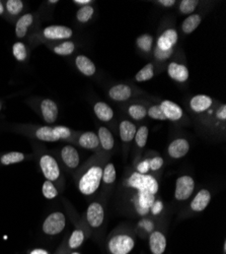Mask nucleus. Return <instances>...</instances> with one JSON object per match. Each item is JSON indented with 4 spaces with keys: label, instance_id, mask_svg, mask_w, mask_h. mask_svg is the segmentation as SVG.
Here are the masks:
<instances>
[{
    "label": "nucleus",
    "instance_id": "obj_1",
    "mask_svg": "<svg viewBox=\"0 0 226 254\" xmlns=\"http://www.w3.org/2000/svg\"><path fill=\"white\" fill-rule=\"evenodd\" d=\"M107 162L102 157L90 160L76 173V184L79 192L85 196H92L101 185V176Z\"/></svg>",
    "mask_w": 226,
    "mask_h": 254
},
{
    "label": "nucleus",
    "instance_id": "obj_2",
    "mask_svg": "<svg viewBox=\"0 0 226 254\" xmlns=\"http://www.w3.org/2000/svg\"><path fill=\"white\" fill-rule=\"evenodd\" d=\"M25 134L45 142L56 141H72L74 140V132L63 125L57 126H24Z\"/></svg>",
    "mask_w": 226,
    "mask_h": 254
},
{
    "label": "nucleus",
    "instance_id": "obj_3",
    "mask_svg": "<svg viewBox=\"0 0 226 254\" xmlns=\"http://www.w3.org/2000/svg\"><path fill=\"white\" fill-rule=\"evenodd\" d=\"M136 244L135 233L131 228L120 226L108 236L106 251L108 254H129Z\"/></svg>",
    "mask_w": 226,
    "mask_h": 254
},
{
    "label": "nucleus",
    "instance_id": "obj_4",
    "mask_svg": "<svg viewBox=\"0 0 226 254\" xmlns=\"http://www.w3.org/2000/svg\"><path fill=\"white\" fill-rule=\"evenodd\" d=\"M36 157L41 171H42L46 180L53 182L57 186L58 190L62 191L64 186L63 176L62 172H61L60 164L57 159L49 152L42 149H39L37 151Z\"/></svg>",
    "mask_w": 226,
    "mask_h": 254
},
{
    "label": "nucleus",
    "instance_id": "obj_5",
    "mask_svg": "<svg viewBox=\"0 0 226 254\" xmlns=\"http://www.w3.org/2000/svg\"><path fill=\"white\" fill-rule=\"evenodd\" d=\"M65 207L67 208L69 217L75 226L74 230L72 231L70 236H68L67 239V249L70 253L72 251H76L82 244H84L86 240L91 236V232L87 226L84 218H78L77 214L71 208V205L65 202Z\"/></svg>",
    "mask_w": 226,
    "mask_h": 254
},
{
    "label": "nucleus",
    "instance_id": "obj_6",
    "mask_svg": "<svg viewBox=\"0 0 226 254\" xmlns=\"http://www.w3.org/2000/svg\"><path fill=\"white\" fill-rule=\"evenodd\" d=\"M128 188L135 190V193L131 197V203L135 213L139 216H146L151 210L153 204L155 203L156 194L150 192L147 189L133 187Z\"/></svg>",
    "mask_w": 226,
    "mask_h": 254
},
{
    "label": "nucleus",
    "instance_id": "obj_7",
    "mask_svg": "<svg viewBox=\"0 0 226 254\" xmlns=\"http://www.w3.org/2000/svg\"><path fill=\"white\" fill-rule=\"evenodd\" d=\"M82 218H84L90 232H99L106 220V210L104 204L100 201H92L88 206L85 217Z\"/></svg>",
    "mask_w": 226,
    "mask_h": 254
},
{
    "label": "nucleus",
    "instance_id": "obj_8",
    "mask_svg": "<svg viewBox=\"0 0 226 254\" xmlns=\"http://www.w3.org/2000/svg\"><path fill=\"white\" fill-rule=\"evenodd\" d=\"M125 185L127 187L133 188H143L147 189L150 192L157 194L159 184L157 179L150 174H140L138 172H132L125 181Z\"/></svg>",
    "mask_w": 226,
    "mask_h": 254
},
{
    "label": "nucleus",
    "instance_id": "obj_9",
    "mask_svg": "<svg viewBox=\"0 0 226 254\" xmlns=\"http://www.w3.org/2000/svg\"><path fill=\"white\" fill-rule=\"evenodd\" d=\"M66 227V217L61 211H54L50 214L42 225V231L48 236H56L64 231Z\"/></svg>",
    "mask_w": 226,
    "mask_h": 254
},
{
    "label": "nucleus",
    "instance_id": "obj_10",
    "mask_svg": "<svg viewBox=\"0 0 226 254\" xmlns=\"http://www.w3.org/2000/svg\"><path fill=\"white\" fill-rule=\"evenodd\" d=\"M60 163L68 171H75L80 164V156L77 149L73 145L66 144L56 152ZM59 163V164H60Z\"/></svg>",
    "mask_w": 226,
    "mask_h": 254
},
{
    "label": "nucleus",
    "instance_id": "obj_11",
    "mask_svg": "<svg viewBox=\"0 0 226 254\" xmlns=\"http://www.w3.org/2000/svg\"><path fill=\"white\" fill-rule=\"evenodd\" d=\"M73 37V31L67 26L52 25L44 28L40 33L39 38L41 40H46L50 42L67 41Z\"/></svg>",
    "mask_w": 226,
    "mask_h": 254
},
{
    "label": "nucleus",
    "instance_id": "obj_12",
    "mask_svg": "<svg viewBox=\"0 0 226 254\" xmlns=\"http://www.w3.org/2000/svg\"><path fill=\"white\" fill-rule=\"evenodd\" d=\"M196 182L190 175H181L176 180L175 198L177 201H186L194 193Z\"/></svg>",
    "mask_w": 226,
    "mask_h": 254
},
{
    "label": "nucleus",
    "instance_id": "obj_13",
    "mask_svg": "<svg viewBox=\"0 0 226 254\" xmlns=\"http://www.w3.org/2000/svg\"><path fill=\"white\" fill-rule=\"evenodd\" d=\"M148 245L151 254H164L167 249V235L163 229H154L148 237Z\"/></svg>",
    "mask_w": 226,
    "mask_h": 254
},
{
    "label": "nucleus",
    "instance_id": "obj_14",
    "mask_svg": "<svg viewBox=\"0 0 226 254\" xmlns=\"http://www.w3.org/2000/svg\"><path fill=\"white\" fill-rule=\"evenodd\" d=\"M40 114L43 120L48 124H53L56 122L59 115L58 105L52 99H43L39 104Z\"/></svg>",
    "mask_w": 226,
    "mask_h": 254
},
{
    "label": "nucleus",
    "instance_id": "obj_15",
    "mask_svg": "<svg viewBox=\"0 0 226 254\" xmlns=\"http://www.w3.org/2000/svg\"><path fill=\"white\" fill-rule=\"evenodd\" d=\"M178 39L179 35L176 29L170 28L164 30L157 38L155 48L160 51H172L178 43Z\"/></svg>",
    "mask_w": 226,
    "mask_h": 254
},
{
    "label": "nucleus",
    "instance_id": "obj_16",
    "mask_svg": "<svg viewBox=\"0 0 226 254\" xmlns=\"http://www.w3.org/2000/svg\"><path fill=\"white\" fill-rule=\"evenodd\" d=\"M212 199V194L208 189L203 188L197 192V194L194 196V198L190 202V210L192 213L198 214L202 213L205 209L207 208L210 201Z\"/></svg>",
    "mask_w": 226,
    "mask_h": 254
},
{
    "label": "nucleus",
    "instance_id": "obj_17",
    "mask_svg": "<svg viewBox=\"0 0 226 254\" xmlns=\"http://www.w3.org/2000/svg\"><path fill=\"white\" fill-rule=\"evenodd\" d=\"M190 152V142L186 138H176L168 146V155L174 160L183 158Z\"/></svg>",
    "mask_w": 226,
    "mask_h": 254
},
{
    "label": "nucleus",
    "instance_id": "obj_18",
    "mask_svg": "<svg viewBox=\"0 0 226 254\" xmlns=\"http://www.w3.org/2000/svg\"><path fill=\"white\" fill-rule=\"evenodd\" d=\"M159 106L164 117H166V120L177 122L181 120L183 115V110L181 106L171 100L161 101Z\"/></svg>",
    "mask_w": 226,
    "mask_h": 254
},
{
    "label": "nucleus",
    "instance_id": "obj_19",
    "mask_svg": "<svg viewBox=\"0 0 226 254\" xmlns=\"http://www.w3.org/2000/svg\"><path fill=\"white\" fill-rule=\"evenodd\" d=\"M82 149L89 151H97L99 149V140L98 136L93 131H86L78 135L74 140Z\"/></svg>",
    "mask_w": 226,
    "mask_h": 254
},
{
    "label": "nucleus",
    "instance_id": "obj_20",
    "mask_svg": "<svg viewBox=\"0 0 226 254\" xmlns=\"http://www.w3.org/2000/svg\"><path fill=\"white\" fill-rule=\"evenodd\" d=\"M34 23H35V15L31 12L25 13L20 17H18V19L15 23V28H14L16 38L17 39L26 38L29 33L30 28L34 25Z\"/></svg>",
    "mask_w": 226,
    "mask_h": 254
},
{
    "label": "nucleus",
    "instance_id": "obj_21",
    "mask_svg": "<svg viewBox=\"0 0 226 254\" xmlns=\"http://www.w3.org/2000/svg\"><path fill=\"white\" fill-rule=\"evenodd\" d=\"M168 74L169 76L180 83L186 82L189 79L190 73L189 69L186 65L178 62H171L168 66Z\"/></svg>",
    "mask_w": 226,
    "mask_h": 254
},
{
    "label": "nucleus",
    "instance_id": "obj_22",
    "mask_svg": "<svg viewBox=\"0 0 226 254\" xmlns=\"http://www.w3.org/2000/svg\"><path fill=\"white\" fill-rule=\"evenodd\" d=\"M213 105V99L207 95H196L190 100L191 109L198 113L206 112Z\"/></svg>",
    "mask_w": 226,
    "mask_h": 254
},
{
    "label": "nucleus",
    "instance_id": "obj_23",
    "mask_svg": "<svg viewBox=\"0 0 226 254\" xmlns=\"http://www.w3.org/2000/svg\"><path fill=\"white\" fill-rule=\"evenodd\" d=\"M132 96V89L128 84L119 83L109 90V97L116 102H125Z\"/></svg>",
    "mask_w": 226,
    "mask_h": 254
},
{
    "label": "nucleus",
    "instance_id": "obj_24",
    "mask_svg": "<svg viewBox=\"0 0 226 254\" xmlns=\"http://www.w3.org/2000/svg\"><path fill=\"white\" fill-rule=\"evenodd\" d=\"M76 68L86 76H92L96 72L95 64L88 56L79 54L75 58Z\"/></svg>",
    "mask_w": 226,
    "mask_h": 254
},
{
    "label": "nucleus",
    "instance_id": "obj_25",
    "mask_svg": "<svg viewBox=\"0 0 226 254\" xmlns=\"http://www.w3.org/2000/svg\"><path fill=\"white\" fill-rule=\"evenodd\" d=\"M136 131H137L136 125L129 120H123L119 124V135L123 142L129 143L132 140H134Z\"/></svg>",
    "mask_w": 226,
    "mask_h": 254
},
{
    "label": "nucleus",
    "instance_id": "obj_26",
    "mask_svg": "<svg viewBox=\"0 0 226 254\" xmlns=\"http://www.w3.org/2000/svg\"><path fill=\"white\" fill-rule=\"evenodd\" d=\"M98 140H99V146L102 149L104 152H111L113 151L115 146V138L113 136V133L108 129L107 127L101 126L98 128L97 132Z\"/></svg>",
    "mask_w": 226,
    "mask_h": 254
},
{
    "label": "nucleus",
    "instance_id": "obj_27",
    "mask_svg": "<svg viewBox=\"0 0 226 254\" xmlns=\"http://www.w3.org/2000/svg\"><path fill=\"white\" fill-rule=\"evenodd\" d=\"M93 112L101 122H110L114 118V110L106 102H96L93 106Z\"/></svg>",
    "mask_w": 226,
    "mask_h": 254
},
{
    "label": "nucleus",
    "instance_id": "obj_28",
    "mask_svg": "<svg viewBox=\"0 0 226 254\" xmlns=\"http://www.w3.org/2000/svg\"><path fill=\"white\" fill-rule=\"evenodd\" d=\"M29 158H30L29 155L20 153V152H9V153L0 154V165L10 166V165L22 163L25 160H28Z\"/></svg>",
    "mask_w": 226,
    "mask_h": 254
},
{
    "label": "nucleus",
    "instance_id": "obj_29",
    "mask_svg": "<svg viewBox=\"0 0 226 254\" xmlns=\"http://www.w3.org/2000/svg\"><path fill=\"white\" fill-rule=\"evenodd\" d=\"M202 16L199 13H193L188 15L183 19L181 24V31L183 34L189 35L192 34L201 24Z\"/></svg>",
    "mask_w": 226,
    "mask_h": 254
},
{
    "label": "nucleus",
    "instance_id": "obj_30",
    "mask_svg": "<svg viewBox=\"0 0 226 254\" xmlns=\"http://www.w3.org/2000/svg\"><path fill=\"white\" fill-rule=\"evenodd\" d=\"M52 51L59 56H69L74 53L76 46L75 43L72 41H62L60 43H56L52 47Z\"/></svg>",
    "mask_w": 226,
    "mask_h": 254
},
{
    "label": "nucleus",
    "instance_id": "obj_31",
    "mask_svg": "<svg viewBox=\"0 0 226 254\" xmlns=\"http://www.w3.org/2000/svg\"><path fill=\"white\" fill-rule=\"evenodd\" d=\"M117 179V172L115 165L111 162H108L104 166V170H102L101 176V183L105 186H112Z\"/></svg>",
    "mask_w": 226,
    "mask_h": 254
},
{
    "label": "nucleus",
    "instance_id": "obj_32",
    "mask_svg": "<svg viewBox=\"0 0 226 254\" xmlns=\"http://www.w3.org/2000/svg\"><path fill=\"white\" fill-rule=\"evenodd\" d=\"M148 135H149V129L147 126L142 125L137 129L134 140H135V144H136V147L138 150L144 149L146 143H147Z\"/></svg>",
    "mask_w": 226,
    "mask_h": 254
},
{
    "label": "nucleus",
    "instance_id": "obj_33",
    "mask_svg": "<svg viewBox=\"0 0 226 254\" xmlns=\"http://www.w3.org/2000/svg\"><path fill=\"white\" fill-rule=\"evenodd\" d=\"M128 114L132 119L140 121L147 116V108L141 104H132L128 107Z\"/></svg>",
    "mask_w": 226,
    "mask_h": 254
},
{
    "label": "nucleus",
    "instance_id": "obj_34",
    "mask_svg": "<svg viewBox=\"0 0 226 254\" xmlns=\"http://www.w3.org/2000/svg\"><path fill=\"white\" fill-rule=\"evenodd\" d=\"M12 54L18 62H25L28 59L29 51L24 42L17 41L12 45Z\"/></svg>",
    "mask_w": 226,
    "mask_h": 254
},
{
    "label": "nucleus",
    "instance_id": "obj_35",
    "mask_svg": "<svg viewBox=\"0 0 226 254\" xmlns=\"http://www.w3.org/2000/svg\"><path fill=\"white\" fill-rule=\"evenodd\" d=\"M4 6H5V12H7L10 16L14 17L23 12L25 8V3L24 1H22V0H7Z\"/></svg>",
    "mask_w": 226,
    "mask_h": 254
},
{
    "label": "nucleus",
    "instance_id": "obj_36",
    "mask_svg": "<svg viewBox=\"0 0 226 254\" xmlns=\"http://www.w3.org/2000/svg\"><path fill=\"white\" fill-rule=\"evenodd\" d=\"M154 39L150 34L141 35L136 39V45L137 47L145 53H149L152 50Z\"/></svg>",
    "mask_w": 226,
    "mask_h": 254
},
{
    "label": "nucleus",
    "instance_id": "obj_37",
    "mask_svg": "<svg viewBox=\"0 0 226 254\" xmlns=\"http://www.w3.org/2000/svg\"><path fill=\"white\" fill-rule=\"evenodd\" d=\"M154 76V65L152 63H148L143 66L135 75V80L137 82H144L152 79Z\"/></svg>",
    "mask_w": 226,
    "mask_h": 254
},
{
    "label": "nucleus",
    "instance_id": "obj_38",
    "mask_svg": "<svg viewBox=\"0 0 226 254\" xmlns=\"http://www.w3.org/2000/svg\"><path fill=\"white\" fill-rule=\"evenodd\" d=\"M94 13V8L91 5L81 6L76 12V18L79 23L87 24L92 18Z\"/></svg>",
    "mask_w": 226,
    "mask_h": 254
},
{
    "label": "nucleus",
    "instance_id": "obj_39",
    "mask_svg": "<svg viewBox=\"0 0 226 254\" xmlns=\"http://www.w3.org/2000/svg\"><path fill=\"white\" fill-rule=\"evenodd\" d=\"M42 193L45 198L51 200V199L56 198L59 195V190L53 182H51L49 180H45V182L43 183V186H42Z\"/></svg>",
    "mask_w": 226,
    "mask_h": 254
},
{
    "label": "nucleus",
    "instance_id": "obj_40",
    "mask_svg": "<svg viewBox=\"0 0 226 254\" xmlns=\"http://www.w3.org/2000/svg\"><path fill=\"white\" fill-rule=\"evenodd\" d=\"M198 5H199L198 0H181L180 2L179 10L181 14L190 15V14H193V12L196 10Z\"/></svg>",
    "mask_w": 226,
    "mask_h": 254
},
{
    "label": "nucleus",
    "instance_id": "obj_41",
    "mask_svg": "<svg viewBox=\"0 0 226 254\" xmlns=\"http://www.w3.org/2000/svg\"><path fill=\"white\" fill-rule=\"evenodd\" d=\"M148 164H149V171L156 173L163 168L164 160L160 156H154L152 158H148Z\"/></svg>",
    "mask_w": 226,
    "mask_h": 254
},
{
    "label": "nucleus",
    "instance_id": "obj_42",
    "mask_svg": "<svg viewBox=\"0 0 226 254\" xmlns=\"http://www.w3.org/2000/svg\"><path fill=\"white\" fill-rule=\"evenodd\" d=\"M147 115L149 118L153 120H158V121H166V117H164L161 108L159 105H152L147 109Z\"/></svg>",
    "mask_w": 226,
    "mask_h": 254
},
{
    "label": "nucleus",
    "instance_id": "obj_43",
    "mask_svg": "<svg viewBox=\"0 0 226 254\" xmlns=\"http://www.w3.org/2000/svg\"><path fill=\"white\" fill-rule=\"evenodd\" d=\"M136 172L140 174H149V164H148V158L143 159L139 163L136 164Z\"/></svg>",
    "mask_w": 226,
    "mask_h": 254
},
{
    "label": "nucleus",
    "instance_id": "obj_44",
    "mask_svg": "<svg viewBox=\"0 0 226 254\" xmlns=\"http://www.w3.org/2000/svg\"><path fill=\"white\" fill-rule=\"evenodd\" d=\"M174 53V50L172 51H160L157 48H154V57L155 59L159 60V61H166L169 58L172 57Z\"/></svg>",
    "mask_w": 226,
    "mask_h": 254
},
{
    "label": "nucleus",
    "instance_id": "obj_45",
    "mask_svg": "<svg viewBox=\"0 0 226 254\" xmlns=\"http://www.w3.org/2000/svg\"><path fill=\"white\" fill-rule=\"evenodd\" d=\"M67 239H68V236H66L63 239V241L61 242V244L58 246L54 254H69V251L67 249Z\"/></svg>",
    "mask_w": 226,
    "mask_h": 254
},
{
    "label": "nucleus",
    "instance_id": "obj_46",
    "mask_svg": "<svg viewBox=\"0 0 226 254\" xmlns=\"http://www.w3.org/2000/svg\"><path fill=\"white\" fill-rule=\"evenodd\" d=\"M216 118L220 121H225L226 120V105L222 104L220 107L216 110Z\"/></svg>",
    "mask_w": 226,
    "mask_h": 254
},
{
    "label": "nucleus",
    "instance_id": "obj_47",
    "mask_svg": "<svg viewBox=\"0 0 226 254\" xmlns=\"http://www.w3.org/2000/svg\"><path fill=\"white\" fill-rule=\"evenodd\" d=\"M157 3H159L163 7H172L176 4V0H158Z\"/></svg>",
    "mask_w": 226,
    "mask_h": 254
},
{
    "label": "nucleus",
    "instance_id": "obj_48",
    "mask_svg": "<svg viewBox=\"0 0 226 254\" xmlns=\"http://www.w3.org/2000/svg\"><path fill=\"white\" fill-rule=\"evenodd\" d=\"M73 3L81 6H86V5H90V3H93L91 0H74Z\"/></svg>",
    "mask_w": 226,
    "mask_h": 254
},
{
    "label": "nucleus",
    "instance_id": "obj_49",
    "mask_svg": "<svg viewBox=\"0 0 226 254\" xmlns=\"http://www.w3.org/2000/svg\"><path fill=\"white\" fill-rule=\"evenodd\" d=\"M29 254H50V252L45 249H42V248H35V249L31 250Z\"/></svg>",
    "mask_w": 226,
    "mask_h": 254
},
{
    "label": "nucleus",
    "instance_id": "obj_50",
    "mask_svg": "<svg viewBox=\"0 0 226 254\" xmlns=\"http://www.w3.org/2000/svg\"><path fill=\"white\" fill-rule=\"evenodd\" d=\"M5 13V6L2 1H0V15H4Z\"/></svg>",
    "mask_w": 226,
    "mask_h": 254
},
{
    "label": "nucleus",
    "instance_id": "obj_51",
    "mask_svg": "<svg viewBox=\"0 0 226 254\" xmlns=\"http://www.w3.org/2000/svg\"><path fill=\"white\" fill-rule=\"evenodd\" d=\"M48 3L49 4H57V3H59L57 0H54V1H48Z\"/></svg>",
    "mask_w": 226,
    "mask_h": 254
},
{
    "label": "nucleus",
    "instance_id": "obj_52",
    "mask_svg": "<svg viewBox=\"0 0 226 254\" xmlns=\"http://www.w3.org/2000/svg\"><path fill=\"white\" fill-rule=\"evenodd\" d=\"M69 254H81V253H79L78 251H72V252H70Z\"/></svg>",
    "mask_w": 226,
    "mask_h": 254
},
{
    "label": "nucleus",
    "instance_id": "obj_53",
    "mask_svg": "<svg viewBox=\"0 0 226 254\" xmlns=\"http://www.w3.org/2000/svg\"><path fill=\"white\" fill-rule=\"evenodd\" d=\"M0 110H1V103H0Z\"/></svg>",
    "mask_w": 226,
    "mask_h": 254
}]
</instances>
